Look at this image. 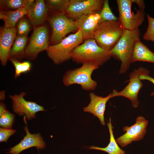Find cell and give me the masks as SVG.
<instances>
[{"label":"cell","instance_id":"obj_1","mask_svg":"<svg viewBox=\"0 0 154 154\" xmlns=\"http://www.w3.org/2000/svg\"><path fill=\"white\" fill-rule=\"evenodd\" d=\"M71 59L77 63L102 65L112 57L110 51L100 46L93 38L84 40L72 52Z\"/></svg>","mask_w":154,"mask_h":154},{"label":"cell","instance_id":"obj_2","mask_svg":"<svg viewBox=\"0 0 154 154\" xmlns=\"http://www.w3.org/2000/svg\"><path fill=\"white\" fill-rule=\"evenodd\" d=\"M140 35L139 28L131 31L125 30L118 41L110 51L112 56L121 62L120 74L126 73L129 68L135 43L140 39Z\"/></svg>","mask_w":154,"mask_h":154},{"label":"cell","instance_id":"obj_3","mask_svg":"<svg viewBox=\"0 0 154 154\" xmlns=\"http://www.w3.org/2000/svg\"><path fill=\"white\" fill-rule=\"evenodd\" d=\"M124 30L119 20L104 22L98 24L93 39L101 47L110 51L120 38Z\"/></svg>","mask_w":154,"mask_h":154},{"label":"cell","instance_id":"obj_4","mask_svg":"<svg viewBox=\"0 0 154 154\" xmlns=\"http://www.w3.org/2000/svg\"><path fill=\"white\" fill-rule=\"evenodd\" d=\"M84 40L79 29L74 33L64 38L59 43L49 45L46 50L48 57L56 64H60L71 59L72 51Z\"/></svg>","mask_w":154,"mask_h":154},{"label":"cell","instance_id":"obj_5","mask_svg":"<svg viewBox=\"0 0 154 154\" xmlns=\"http://www.w3.org/2000/svg\"><path fill=\"white\" fill-rule=\"evenodd\" d=\"M99 67L95 64H85L79 68L69 70L63 76V83L66 86L78 84L84 90H94L96 88L97 83L92 79L91 75L93 71Z\"/></svg>","mask_w":154,"mask_h":154},{"label":"cell","instance_id":"obj_6","mask_svg":"<svg viewBox=\"0 0 154 154\" xmlns=\"http://www.w3.org/2000/svg\"><path fill=\"white\" fill-rule=\"evenodd\" d=\"M116 1L119 14V20L124 29L131 31L139 28L144 20V9L139 8L134 13L131 11L132 0Z\"/></svg>","mask_w":154,"mask_h":154},{"label":"cell","instance_id":"obj_7","mask_svg":"<svg viewBox=\"0 0 154 154\" xmlns=\"http://www.w3.org/2000/svg\"><path fill=\"white\" fill-rule=\"evenodd\" d=\"M49 22L52 30L51 41L53 44L59 43L67 34L78 30L76 21L63 13H58L52 16Z\"/></svg>","mask_w":154,"mask_h":154},{"label":"cell","instance_id":"obj_8","mask_svg":"<svg viewBox=\"0 0 154 154\" xmlns=\"http://www.w3.org/2000/svg\"><path fill=\"white\" fill-rule=\"evenodd\" d=\"M49 45L48 31L44 25L34 29L29 43L26 47L25 57L30 60H35L38 54L46 50Z\"/></svg>","mask_w":154,"mask_h":154},{"label":"cell","instance_id":"obj_9","mask_svg":"<svg viewBox=\"0 0 154 154\" xmlns=\"http://www.w3.org/2000/svg\"><path fill=\"white\" fill-rule=\"evenodd\" d=\"M148 121L142 116H139L135 119V123L130 126H125L123 128L125 133L117 138V143L121 147H126L133 141L143 139L146 132Z\"/></svg>","mask_w":154,"mask_h":154},{"label":"cell","instance_id":"obj_10","mask_svg":"<svg viewBox=\"0 0 154 154\" xmlns=\"http://www.w3.org/2000/svg\"><path fill=\"white\" fill-rule=\"evenodd\" d=\"M103 0H70L64 13L69 17L76 20L80 16L101 10Z\"/></svg>","mask_w":154,"mask_h":154},{"label":"cell","instance_id":"obj_11","mask_svg":"<svg viewBox=\"0 0 154 154\" xmlns=\"http://www.w3.org/2000/svg\"><path fill=\"white\" fill-rule=\"evenodd\" d=\"M26 92H22L19 94L9 95L12 103L14 112L20 116H24L28 120L36 117V113L45 110L43 107L33 102L27 101L24 98Z\"/></svg>","mask_w":154,"mask_h":154},{"label":"cell","instance_id":"obj_12","mask_svg":"<svg viewBox=\"0 0 154 154\" xmlns=\"http://www.w3.org/2000/svg\"><path fill=\"white\" fill-rule=\"evenodd\" d=\"M129 82L121 91L118 92L114 90L112 93V98L123 96L129 99L133 107H137L139 104L138 99V93L143 84L139 78V73L138 69H134L129 75Z\"/></svg>","mask_w":154,"mask_h":154},{"label":"cell","instance_id":"obj_13","mask_svg":"<svg viewBox=\"0 0 154 154\" xmlns=\"http://www.w3.org/2000/svg\"><path fill=\"white\" fill-rule=\"evenodd\" d=\"M17 36V29L4 26L1 29L0 35V60L1 64L6 66L9 58L11 49Z\"/></svg>","mask_w":154,"mask_h":154},{"label":"cell","instance_id":"obj_14","mask_svg":"<svg viewBox=\"0 0 154 154\" xmlns=\"http://www.w3.org/2000/svg\"><path fill=\"white\" fill-rule=\"evenodd\" d=\"M24 129L26 135L18 144L9 149L10 150L7 152L9 154H19L23 151L32 147L40 149L45 148V143L40 133H31L27 125Z\"/></svg>","mask_w":154,"mask_h":154},{"label":"cell","instance_id":"obj_15","mask_svg":"<svg viewBox=\"0 0 154 154\" xmlns=\"http://www.w3.org/2000/svg\"><path fill=\"white\" fill-rule=\"evenodd\" d=\"M99 12L83 15L76 20L77 27L82 32L84 40L93 38L100 17Z\"/></svg>","mask_w":154,"mask_h":154},{"label":"cell","instance_id":"obj_16","mask_svg":"<svg viewBox=\"0 0 154 154\" xmlns=\"http://www.w3.org/2000/svg\"><path fill=\"white\" fill-rule=\"evenodd\" d=\"M89 96L90 103L87 106L83 108L84 111L92 114L99 119L102 125H105L104 115L106 104L107 102L112 98V93L103 97L91 92L89 94Z\"/></svg>","mask_w":154,"mask_h":154},{"label":"cell","instance_id":"obj_17","mask_svg":"<svg viewBox=\"0 0 154 154\" xmlns=\"http://www.w3.org/2000/svg\"><path fill=\"white\" fill-rule=\"evenodd\" d=\"M28 16L34 29L43 24L47 19L48 9L43 0L34 1L27 10Z\"/></svg>","mask_w":154,"mask_h":154},{"label":"cell","instance_id":"obj_18","mask_svg":"<svg viewBox=\"0 0 154 154\" xmlns=\"http://www.w3.org/2000/svg\"><path fill=\"white\" fill-rule=\"evenodd\" d=\"M138 61L154 64V53L141 41L140 39L137 40L135 42L131 63Z\"/></svg>","mask_w":154,"mask_h":154},{"label":"cell","instance_id":"obj_19","mask_svg":"<svg viewBox=\"0 0 154 154\" xmlns=\"http://www.w3.org/2000/svg\"><path fill=\"white\" fill-rule=\"evenodd\" d=\"M27 13V10L23 7L14 11H1L0 13V18L4 21V26L14 28L18 21Z\"/></svg>","mask_w":154,"mask_h":154},{"label":"cell","instance_id":"obj_20","mask_svg":"<svg viewBox=\"0 0 154 154\" xmlns=\"http://www.w3.org/2000/svg\"><path fill=\"white\" fill-rule=\"evenodd\" d=\"M107 125L110 134V142L108 145L105 147L92 146L88 149L105 151L109 154H125V152L119 147L114 138L111 118L109 119Z\"/></svg>","mask_w":154,"mask_h":154},{"label":"cell","instance_id":"obj_21","mask_svg":"<svg viewBox=\"0 0 154 154\" xmlns=\"http://www.w3.org/2000/svg\"><path fill=\"white\" fill-rule=\"evenodd\" d=\"M28 40L27 36H17L11 49L9 58L19 60L25 57V50Z\"/></svg>","mask_w":154,"mask_h":154},{"label":"cell","instance_id":"obj_22","mask_svg":"<svg viewBox=\"0 0 154 154\" xmlns=\"http://www.w3.org/2000/svg\"><path fill=\"white\" fill-rule=\"evenodd\" d=\"M15 68V78L19 77L21 74L29 71L31 68V62L28 61L21 62L16 59L9 58Z\"/></svg>","mask_w":154,"mask_h":154},{"label":"cell","instance_id":"obj_23","mask_svg":"<svg viewBox=\"0 0 154 154\" xmlns=\"http://www.w3.org/2000/svg\"><path fill=\"white\" fill-rule=\"evenodd\" d=\"M100 19L99 23L106 21H117L118 18L113 13L110 7L109 1L105 0L102 8L99 12Z\"/></svg>","mask_w":154,"mask_h":154},{"label":"cell","instance_id":"obj_24","mask_svg":"<svg viewBox=\"0 0 154 154\" xmlns=\"http://www.w3.org/2000/svg\"><path fill=\"white\" fill-rule=\"evenodd\" d=\"M47 1L48 9L59 13L64 14L70 0H49Z\"/></svg>","mask_w":154,"mask_h":154},{"label":"cell","instance_id":"obj_25","mask_svg":"<svg viewBox=\"0 0 154 154\" xmlns=\"http://www.w3.org/2000/svg\"><path fill=\"white\" fill-rule=\"evenodd\" d=\"M14 115L7 110L0 115V126L1 127L11 129L14 122Z\"/></svg>","mask_w":154,"mask_h":154},{"label":"cell","instance_id":"obj_26","mask_svg":"<svg viewBox=\"0 0 154 154\" xmlns=\"http://www.w3.org/2000/svg\"><path fill=\"white\" fill-rule=\"evenodd\" d=\"M17 36H26L30 30V25L28 21L23 17L17 23Z\"/></svg>","mask_w":154,"mask_h":154},{"label":"cell","instance_id":"obj_27","mask_svg":"<svg viewBox=\"0 0 154 154\" xmlns=\"http://www.w3.org/2000/svg\"><path fill=\"white\" fill-rule=\"evenodd\" d=\"M148 25L147 28L143 36V39L146 40L154 42V18L146 14Z\"/></svg>","mask_w":154,"mask_h":154},{"label":"cell","instance_id":"obj_28","mask_svg":"<svg viewBox=\"0 0 154 154\" xmlns=\"http://www.w3.org/2000/svg\"><path fill=\"white\" fill-rule=\"evenodd\" d=\"M27 0H1L0 3L7 7L13 9H18L21 8H25Z\"/></svg>","mask_w":154,"mask_h":154},{"label":"cell","instance_id":"obj_29","mask_svg":"<svg viewBox=\"0 0 154 154\" xmlns=\"http://www.w3.org/2000/svg\"><path fill=\"white\" fill-rule=\"evenodd\" d=\"M138 69L139 73V78L141 80H147L154 84V78L149 76V72L148 70L143 67H139ZM151 95L154 96V91L151 93Z\"/></svg>","mask_w":154,"mask_h":154},{"label":"cell","instance_id":"obj_30","mask_svg":"<svg viewBox=\"0 0 154 154\" xmlns=\"http://www.w3.org/2000/svg\"><path fill=\"white\" fill-rule=\"evenodd\" d=\"M16 132L15 130L3 127L0 128V142H7L8 139Z\"/></svg>","mask_w":154,"mask_h":154},{"label":"cell","instance_id":"obj_31","mask_svg":"<svg viewBox=\"0 0 154 154\" xmlns=\"http://www.w3.org/2000/svg\"><path fill=\"white\" fill-rule=\"evenodd\" d=\"M133 3L137 4L139 8L144 9L145 5L144 1L143 0H132Z\"/></svg>","mask_w":154,"mask_h":154},{"label":"cell","instance_id":"obj_32","mask_svg":"<svg viewBox=\"0 0 154 154\" xmlns=\"http://www.w3.org/2000/svg\"><path fill=\"white\" fill-rule=\"evenodd\" d=\"M7 110L5 105L2 102H1L0 103V115L3 114Z\"/></svg>","mask_w":154,"mask_h":154},{"label":"cell","instance_id":"obj_33","mask_svg":"<svg viewBox=\"0 0 154 154\" xmlns=\"http://www.w3.org/2000/svg\"><path fill=\"white\" fill-rule=\"evenodd\" d=\"M5 98V92L4 90L0 92V99L1 100L3 101Z\"/></svg>","mask_w":154,"mask_h":154},{"label":"cell","instance_id":"obj_34","mask_svg":"<svg viewBox=\"0 0 154 154\" xmlns=\"http://www.w3.org/2000/svg\"><path fill=\"white\" fill-rule=\"evenodd\" d=\"M38 154H39L38 153Z\"/></svg>","mask_w":154,"mask_h":154}]
</instances>
